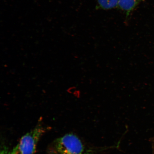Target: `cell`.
<instances>
[{
  "mask_svg": "<svg viewBox=\"0 0 154 154\" xmlns=\"http://www.w3.org/2000/svg\"><path fill=\"white\" fill-rule=\"evenodd\" d=\"M76 88L75 87H72L69 88V89L67 90V92L69 93L73 94L74 93V92L76 91Z\"/></svg>",
  "mask_w": 154,
  "mask_h": 154,
  "instance_id": "8992f818",
  "label": "cell"
},
{
  "mask_svg": "<svg viewBox=\"0 0 154 154\" xmlns=\"http://www.w3.org/2000/svg\"><path fill=\"white\" fill-rule=\"evenodd\" d=\"M98 8L107 10L118 7L119 0H97Z\"/></svg>",
  "mask_w": 154,
  "mask_h": 154,
  "instance_id": "277c9868",
  "label": "cell"
},
{
  "mask_svg": "<svg viewBox=\"0 0 154 154\" xmlns=\"http://www.w3.org/2000/svg\"><path fill=\"white\" fill-rule=\"evenodd\" d=\"M54 149L58 154H94L104 149L86 147L78 136L72 134L57 138L55 142Z\"/></svg>",
  "mask_w": 154,
  "mask_h": 154,
  "instance_id": "6da1fadb",
  "label": "cell"
},
{
  "mask_svg": "<svg viewBox=\"0 0 154 154\" xmlns=\"http://www.w3.org/2000/svg\"><path fill=\"white\" fill-rule=\"evenodd\" d=\"M45 131L43 127L36 126L21 138L10 154H34L40 138Z\"/></svg>",
  "mask_w": 154,
  "mask_h": 154,
  "instance_id": "7a4b0ae2",
  "label": "cell"
},
{
  "mask_svg": "<svg viewBox=\"0 0 154 154\" xmlns=\"http://www.w3.org/2000/svg\"><path fill=\"white\" fill-rule=\"evenodd\" d=\"M74 95L77 98H79L80 96V92L79 90H76L75 91L74 93Z\"/></svg>",
  "mask_w": 154,
  "mask_h": 154,
  "instance_id": "52a82bcc",
  "label": "cell"
},
{
  "mask_svg": "<svg viewBox=\"0 0 154 154\" xmlns=\"http://www.w3.org/2000/svg\"><path fill=\"white\" fill-rule=\"evenodd\" d=\"M141 0H119L118 7L129 16Z\"/></svg>",
  "mask_w": 154,
  "mask_h": 154,
  "instance_id": "3957f363",
  "label": "cell"
},
{
  "mask_svg": "<svg viewBox=\"0 0 154 154\" xmlns=\"http://www.w3.org/2000/svg\"><path fill=\"white\" fill-rule=\"evenodd\" d=\"M0 154H10V152L6 147H4L1 151Z\"/></svg>",
  "mask_w": 154,
  "mask_h": 154,
  "instance_id": "5b68a950",
  "label": "cell"
}]
</instances>
